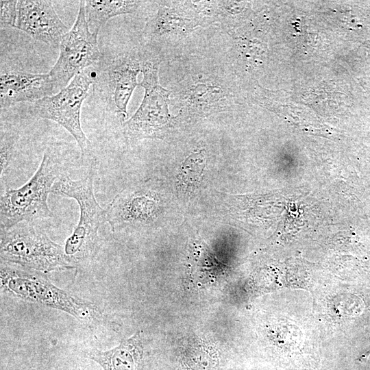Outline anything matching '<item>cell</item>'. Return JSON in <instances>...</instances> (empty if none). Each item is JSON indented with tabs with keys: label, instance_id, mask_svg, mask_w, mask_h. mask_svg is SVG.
Here are the masks:
<instances>
[{
	"label": "cell",
	"instance_id": "1",
	"mask_svg": "<svg viewBox=\"0 0 370 370\" xmlns=\"http://www.w3.org/2000/svg\"><path fill=\"white\" fill-rule=\"evenodd\" d=\"M93 171L78 180L62 173L54 183L51 193L75 199L79 219L64 245L66 254L76 263L91 259L100 247L99 229L107 221L106 210L97 202L93 189Z\"/></svg>",
	"mask_w": 370,
	"mask_h": 370
},
{
	"label": "cell",
	"instance_id": "2",
	"mask_svg": "<svg viewBox=\"0 0 370 370\" xmlns=\"http://www.w3.org/2000/svg\"><path fill=\"white\" fill-rule=\"evenodd\" d=\"M63 168L47 149L34 175L18 188L4 190L0 198L1 229H9L22 222L32 223L53 216L47 198Z\"/></svg>",
	"mask_w": 370,
	"mask_h": 370
},
{
	"label": "cell",
	"instance_id": "3",
	"mask_svg": "<svg viewBox=\"0 0 370 370\" xmlns=\"http://www.w3.org/2000/svg\"><path fill=\"white\" fill-rule=\"evenodd\" d=\"M0 254L2 261L43 273L73 269L76 264L64 247L27 222L1 229Z\"/></svg>",
	"mask_w": 370,
	"mask_h": 370
},
{
	"label": "cell",
	"instance_id": "4",
	"mask_svg": "<svg viewBox=\"0 0 370 370\" xmlns=\"http://www.w3.org/2000/svg\"><path fill=\"white\" fill-rule=\"evenodd\" d=\"M1 260V286L14 295L64 311L80 321L91 322L97 310L91 304L73 297L42 275Z\"/></svg>",
	"mask_w": 370,
	"mask_h": 370
},
{
	"label": "cell",
	"instance_id": "5",
	"mask_svg": "<svg viewBox=\"0 0 370 370\" xmlns=\"http://www.w3.org/2000/svg\"><path fill=\"white\" fill-rule=\"evenodd\" d=\"M95 67L96 65L84 69L63 89L34 102L30 108V113L34 116L53 121L67 130L83 155L88 151L90 143L82 127L81 109L90 85L95 82Z\"/></svg>",
	"mask_w": 370,
	"mask_h": 370
},
{
	"label": "cell",
	"instance_id": "6",
	"mask_svg": "<svg viewBox=\"0 0 370 370\" xmlns=\"http://www.w3.org/2000/svg\"><path fill=\"white\" fill-rule=\"evenodd\" d=\"M97 36L90 31L85 16L84 2L80 1L75 23L62 37L58 58L49 72L55 94L66 87L75 75L100 62L101 53Z\"/></svg>",
	"mask_w": 370,
	"mask_h": 370
},
{
	"label": "cell",
	"instance_id": "7",
	"mask_svg": "<svg viewBox=\"0 0 370 370\" xmlns=\"http://www.w3.org/2000/svg\"><path fill=\"white\" fill-rule=\"evenodd\" d=\"M159 64L158 60L141 58L143 77L139 85L145 89V95L138 109L123 123L124 132L130 138H158L171 119V92L158 83Z\"/></svg>",
	"mask_w": 370,
	"mask_h": 370
},
{
	"label": "cell",
	"instance_id": "8",
	"mask_svg": "<svg viewBox=\"0 0 370 370\" xmlns=\"http://www.w3.org/2000/svg\"><path fill=\"white\" fill-rule=\"evenodd\" d=\"M97 68L96 79H100L107 108L120 123H125L127 103L135 88L139 85L137 76L141 72V56L133 53H125Z\"/></svg>",
	"mask_w": 370,
	"mask_h": 370
},
{
	"label": "cell",
	"instance_id": "9",
	"mask_svg": "<svg viewBox=\"0 0 370 370\" xmlns=\"http://www.w3.org/2000/svg\"><path fill=\"white\" fill-rule=\"evenodd\" d=\"M17 29L47 45L60 47L68 27L58 15L51 1L21 0L17 3Z\"/></svg>",
	"mask_w": 370,
	"mask_h": 370
},
{
	"label": "cell",
	"instance_id": "10",
	"mask_svg": "<svg viewBox=\"0 0 370 370\" xmlns=\"http://www.w3.org/2000/svg\"><path fill=\"white\" fill-rule=\"evenodd\" d=\"M55 94L48 73L8 71L1 73L0 106L5 108L20 102H36Z\"/></svg>",
	"mask_w": 370,
	"mask_h": 370
},
{
	"label": "cell",
	"instance_id": "11",
	"mask_svg": "<svg viewBox=\"0 0 370 370\" xmlns=\"http://www.w3.org/2000/svg\"><path fill=\"white\" fill-rule=\"evenodd\" d=\"M201 25L184 1H162L156 14L147 22L143 36L153 40L164 36H185Z\"/></svg>",
	"mask_w": 370,
	"mask_h": 370
},
{
	"label": "cell",
	"instance_id": "12",
	"mask_svg": "<svg viewBox=\"0 0 370 370\" xmlns=\"http://www.w3.org/2000/svg\"><path fill=\"white\" fill-rule=\"evenodd\" d=\"M181 110L206 114L224 108V88L204 79L190 83L180 92Z\"/></svg>",
	"mask_w": 370,
	"mask_h": 370
},
{
	"label": "cell",
	"instance_id": "13",
	"mask_svg": "<svg viewBox=\"0 0 370 370\" xmlns=\"http://www.w3.org/2000/svg\"><path fill=\"white\" fill-rule=\"evenodd\" d=\"M140 334L123 341L111 349H92L88 356L97 362L103 370H137L141 358Z\"/></svg>",
	"mask_w": 370,
	"mask_h": 370
},
{
	"label": "cell",
	"instance_id": "14",
	"mask_svg": "<svg viewBox=\"0 0 370 370\" xmlns=\"http://www.w3.org/2000/svg\"><path fill=\"white\" fill-rule=\"evenodd\" d=\"M84 2L86 19L90 31L98 35L100 29L112 17L132 14L136 11L143 1L87 0Z\"/></svg>",
	"mask_w": 370,
	"mask_h": 370
},
{
	"label": "cell",
	"instance_id": "15",
	"mask_svg": "<svg viewBox=\"0 0 370 370\" xmlns=\"http://www.w3.org/2000/svg\"><path fill=\"white\" fill-rule=\"evenodd\" d=\"M205 156L203 151L192 153L182 163L179 173L180 182L186 188H193L200 181L204 166Z\"/></svg>",
	"mask_w": 370,
	"mask_h": 370
},
{
	"label": "cell",
	"instance_id": "16",
	"mask_svg": "<svg viewBox=\"0 0 370 370\" xmlns=\"http://www.w3.org/2000/svg\"><path fill=\"white\" fill-rule=\"evenodd\" d=\"M18 139V134L16 132L1 127L0 152V171L1 177L8 169L13 158Z\"/></svg>",
	"mask_w": 370,
	"mask_h": 370
},
{
	"label": "cell",
	"instance_id": "17",
	"mask_svg": "<svg viewBox=\"0 0 370 370\" xmlns=\"http://www.w3.org/2000/svg\"><path fill=\"white\" fill-rule=\"evenodd\" d=\"M17 3L15 0L0 1V25L1 28L15 27L17 19Z\"/></svg>",
	"mask_w": 370,
	"mask_h": 370
}]
</instances>
